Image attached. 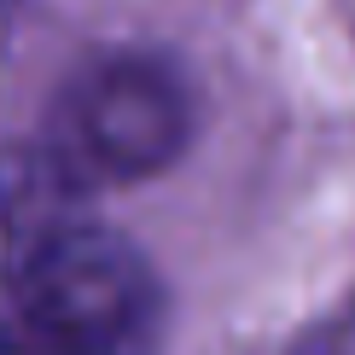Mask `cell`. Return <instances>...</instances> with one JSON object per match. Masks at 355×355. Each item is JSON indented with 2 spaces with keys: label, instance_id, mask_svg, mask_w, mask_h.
Returning a JSON list of instances; mask_svg holds the SVG:
<instances>
[{
  "label": "cell",
  "instance_id": "3957f363",
  "mask_svg": "<svg viewBox=\"0 0 355 355\" xmlns=\"http://www.w3.org/2000/svg\"><path fill=\"white\" fill-rule=\"evenodd\" d=\"M87 187L64 169L53 146H6L0 152V274L18 279L58 239L87 227Z\"/></svg>",
  "mask_w": 355,
  "mask_h": 355
},
{
  "label": "cell",
  "instance_id": "6da1fadb",
  "mask_svg": "<svg viewBox=\"0 0 355 355\" xmlns=\"http://www.w3.org/2000/svg\"><path fill=\"white\" fill-rule=\"evenodd\" d=\"M24 338L41 355H157L164 286L152 262L105 227H76L12 279Z\"/></svg>",
  "mask_w": 355,
  "mask_h": 355
},
{
  "label": "cell",
  "instance_id": "7a4b0ae2",
  "mask_svg": "<svg viewBox=\"0 0 355 355\" xmlns=\"http://www.w3.org/2000/svg\"><path fill=\"white\" fill-rule=\"evenodd\" d=\"M192 140V87L157 53H99L64 82L53 152L82 187L146 181Z\"/></svg>",
  "mask_w": 355,
  "mask_h": 355
},
{
  "label": "cell",
  "instance_id": "277c9868",
  "mask_svg": "<svg viewBox=\"0 0 355 355\" xmlns=\"http://www.w3.org/2000/svg\"><path fill=\"white\" fill-rule=\"evenodd\" d=\"M297 355H355V297L338 309V315H327L320 327H309Z\"/></svg>",
  "mask_w": 355,
  "mask_h": 355
}]
</instances>
